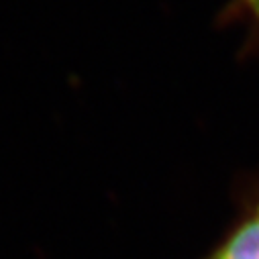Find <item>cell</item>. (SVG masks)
I'll return each mask as SVG.
<instances>
[{
  "label": "cell",
  "instance_id": "6da1fadb",
  "mask_svg": "<svg viewBox=\"0 0 259 259\" xmlns=\"http://www.w3.org/2000/svg\"><path fill=\"white\" fill-rule=\"evenodd\" d=\"M210 259H259V204L243 217Z\"/></svg>",
  "mask_w": 259,
  "mask_h": 259
},
{
  "label": "cell",
  "instance_id": "7a4b0ae2",
  "mask_svg": "<svg viewBox=\"0 0 259 259\" xmlns=\"http://www.w3.org/2000/svg\"><path fill=\"white\" fill-rule=\"evenodd\" d=\"M243 3L249 7V11L259 19V0H243Z\"/></svg>",
  "mask_w": 259,
  "mask_h": 259
}]
</instances>
